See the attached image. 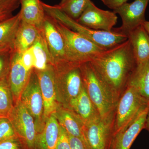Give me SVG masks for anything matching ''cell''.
I'll return each instance as SVG.
<instances>
[{"label": "cell", "mask_w": 149, "mask_h": 149, "mask_svg": "<svg viewBox=\"0 0 149 149\" xmlns=\"http://www.w3.org/2000/svg\"><path fill=\"white\" fill-rule=\"evenodd\" d=\"M90 62L102 80L120 97L137 66L128 39L104 51Z\"/></svg>", "instance_id": "1"}, {"label": "cell", "mask_w": 149, "mask_h": 149, "mask_svg": "<svg viewBox=\"0 0 149 149\" xmlns=\"http://www.w3.org/2000/svg\"><path fill=\"white\" fill-rule=\"evenodd\" d=\"M80 67L85 90L101 118L114 116L120 97L102 80L90 62L81 63Z\"/></svg>", "instance_id": "2"}, {"label": "cell", "mask_w": 149, "mask_h": 149, "mask_svg": "<svg viewBox=\"0 0 149 149\" xmlns=\"http://www.w3.org/2000/svg\"><path fill=\"white\" fill-rule=\"evenodd\" d=\"M42 3L47 15L87 38L104 50L111 49L128 40L127 36L113 30L111 32L100 31L85 27L67 15L57 6L49 5L42 2Z\"/></svg>", "instance_id": "3"}, {"label": "cell", "mask_w": 149, "mask_h": 149, "mask_svg": "<svg viewBox=\"0 0 149 149\" xmlns=\"http://www.w3.org/2000/svg\"><path fill=\"white\" fill-rule=\"evenodd\" d=\"M149 107V102L143 97L135 88L127 85L118 103L111 136L128 127Z\"/></svg>", "instance_id": "4"}, {"label": "cell", "mask_w": 149, "mask_h": 149, "mask_svg": "<svg viewBox=\"0 0 149 149\" xmlns=\"http://www.w3.org/2000/svg\"><path fill=\"white\" fill-rule=\"evenodd\" d=\"M53 20L56 27L63 37L72 63L80 64L92 61L105 51L60 22Z\"/></svg>", "instance_id": "5"}, {"label": "cell", "mask_w": 149, "mask_h": 149, "mask_svg": "<svg viewBox=\"0 0 149 149\" xmlns=\"http://www.w3.org/2000/svg\"><path fill=\"white\" fill-rule=\"evenodd\" d=\"M80 65L68 63L54 66L58 93H61L65 107L78 96L84 86Z\"/></svg>", "instance_id": "6"}, {"label": "cell", "mask_w": 149, "mask_h": 149, "mask_svg": "<svg viewBox=\"0 0 149 149\" xmlns=\"http://www.w3.org/2000/svg\"><path fill=\"white\" fill-rule=\"evenodd\" d=\"M8 118L18 137L28 148H34L38 136L35 120L21 100L14 104Z\"/></svg>", "instance_id": "7"}, {"label": "cell", "mask_w": 149, "mask_h": 149, "mask_svg": "<svg viewBox=\"0 0 149 149\" xmlns=\"http://www.w3.org/2000/svg\"><path fill=\"white\" fill-rule=\"evenodd\" d=\"M20 100L33 116L37 133H41L45 126L44 102L39 79L34 69L29 82L22 94Z\"/></svg>", "instance_id": "8"}, {"label": "cell", "mask_w": 149, "mask_h": 149, "mask_svg": "<svg viewBox=\"0 0 149 149\" xmlns=\"http://www.w3.org/2000/svg\"><path fill=\"white\" fill-rule=\"evenodd\" d=\"M40 29L45 40L52 65L56 66L68 63H72L63 37L56 27L53 19L46 14Z\"/></svg>", "instance_id": "9"}, {"label": "cell", "mask_w": 149, "mask_h": 149, "mask_svg": "<svg viewBox=\"0 0 149 149\" xmlns=\"http://www.w3.org/2000/svg\"><path fill=\"white\" fill-rule=\"evenodd\" d=\"M149 0H135L125 3L115 9L113 12L120 15L122 20L120 27L113 28V31L128 37L130 32L143 25L145 21V12Z\"/></svg>", "instance_id": "10"}, {"label": "cell", "mask_w": 149, "mask_h": 149, "mask_svg": "<svg viewBox=\"0 0 149 149\" xmlns=\"http://www.w3.org/2000/svg\"><path fill=\"white\" fill-rule=\"evenodd\" d=\"M115 115L85 124L83 139L89 149H105L112 133Z\"/></svg>", "instance_id": "11"}, {"label": "cell", "mask_w": 149, "mask_h": 149, "mask_svg": "<svg viewBox=\"0 0 149 149\" xmlns=\"http://www.w3.org/2000/svg\"><path fill=\"white\" fill-rule=\"evenodd\" d=\"M118 17L114 12L98 8L91 1L77 20V22L91 29L111 32L117 24Z\"/></svg>", "instance_id": "12"}, {"label": "cell", "mask_w": 149, "mask_h": 149, "mask_svg": "<svg viewBox=\"0 0 149 149\" xmlns=\"http://www.w3.org/2000/svg\"><path fill=\"white\" fill-rule=\"evenodd\" d=\"M35 70L39 79L44 102V118L46 120L58 107L56 102L58 88L55 71L52 65L42 71Z\"/></svg>", "instance_id": "13"}, {"label": "cell", "mask_w": 149, "mask_h": 149, "mask_svg": "<svg viewBox=\"0 0 149 149\" xmlns=\"http://www.w3.org/2000/svg\"><path fill=\"white\" fill-rule=\"evenodd\" d=\"M32 71H27L22 63L21 54L13 51L7 81L14 104L20 100L22 94L29 82Z\"/></svg>", "instance_id": "14"}, {"label": "cell", "mask_w": 149, "mask_h": 149, "mask_svg": "<svg viewBox=\"0 0 149 149\" xmlns=\"http://www.w3.org/2000/svg\"><path fill=\"white\" fill-rule=\"evenodd\" d=\"M149 111V107L142 112L128 127L119 133L111 135L106 147L109 146V149H130L141 130L144 129Z\"/></svg>", "instance_id": "15"}, {"label": "cell", "mask_w": 149, "mask_h": 149, "mask_svg": "<svg viewBox=\"0 0 149 149\" xmlns=\"http://www.w3.org/2000/svg\"><path fill=\"white\" fill-rule=\"evenodd\" d=\"M66 107L76 113L85 124L95 122L101 118L98 111L89 97L84 85L80 94L71 100Z\"/></svg>", "instance_id": "16"}, {"label": "cell", "mask_w": 149, "mask_h": 149, "mask_svg": "<svg viewBox=\"0 0 149 149\" xmlns=\"http://www.w3.org/2000/svg\"><path fill=\"white\" fill-rule=\"evenodd\" d=\"M54 114L60 126L68 134L83 140L85 123L76 113L66 107H58Z\"/></svg>", "instance_id": "17"}, {"label": "cell", "mask_w": 149, "mask_h": 149, "mask_svg": "<svg viewBox=\"0 0 149 149\" xmlns=\"http://www.w3.org/2000/svg\"><path fill=\"white\" fill-rule=\"evenodd\" d=\"M21 22L20 13L0 22V52H13Z\"/></svg>", "instance_id": "18"}, {"label": "cell", "mask_w": 149, "mask_h": 149, "mask_svg": "<svg viewBox=\"0 0 149 149\" xmlns=\"http://www.w3.org/2000/svg\"><path fill=\"white\" fill-rule=\"evenodd\" d=\"M137 65L149 59V35L143 25L130 32L128 36Z\"/></svg>", "instance_id": "19"}, {"label": "cell", "mask_w": 149, "mask_h": 149, "mask_svg": "<svg viewBox=\"0 0 149 149\" xmlns=\"http://www.w3.org/2000/svg\"><path fill=\"white\" fill-rule=\"evenodd\" d=\"M21 21L41 28L46 13L40 0H20Z\"/></svg>", "instance_id": "20"}, {"label": "cell", "mask_w": 149, "mask_h": 149, "mask_svg": "<svg viewBox=\"0 0 149 149\" xmlns=\"http://www.w3.org/2000/svg\"><path fill=\"white\" fill-rule=\"evenodd\" d=\"M41 29L32 24L22 22L15 42L14 51L21 54L34 45Z\"/></svg>", "instance_id": "21"}, {"label": "cell", "mask_w": 149, "mask_h": 149, "mask_svg": "<svg viewBox=\"0 0 149 149\" xmlns=\"http://www.w3.org/2000/svg\"><path fill=\"white\" fill-rule=\"evenodd\" d=\"M46 121L42 131L38 135L37 144L40 149H56L60 134V125L54 114Z\"/></svg>", "instance_id": "22"}, {"label": "cell", "mask_w": 149, "mask_h": 149, "mask_svg": "<svg viewBox=\"0 0 149 149\" xmlns=\"http://www.w3.org/2000/svg\"><path fill=\"white\" fill-rule=\"evenodd\" d=\"M135 88L149 102V59L137 65L128 85Z\"/></svg>", "instance_id": "23"}, {"label": "cell", "mask_w": 149, "mask_h": 149, "mask_svg": "<svg viewBox=\"0 0 149 149\" xmlns=\"http://www.w3.org/2000/svg\"><path fill=\"white\" fill-rule=\"evenodd\" d=\"M32 49L35 58V70L42 71L50 65H52L49 52L41 29L40 36L32 46Z\"/></svg>", "instance_id": "24"}, {"label": "cell", "mask_w": 149, "mask_h": 149, "mask_svg": "<svg viewBox=\"0 0 149 149\" xmlns=\"http://www.w3.org/2000/svg\"><path fill=\"white\" fill-rule=\"evenodd\" d=\"M91 0H61L57 6L71 18L77 20L85 10Z\"/></svg>", "instance_id": "25"}, {"label": "cell", "mask_w": 149, "mask_h": 149, "mask_svg": "<svg viewBox=\"0 0 149 149\" xmlns=\"http://www.w3.org/2000/svg\"><path fill=\"white\" fill-rule=\"evenodd\" d=\"M14 105L13 97L7 80L0 81V117H8Z\"/></svg>", "instance_id": "26"}, {"label": "cell", "mask_w": 149, "mask_h": 149, "mask_svg": "<svg viewBox=\"0 0 149 149\" xmlns=\"http://www.w3.org/2000/svg\"><path fill=\"white\" fill-rule=\"evenodd\" d=\"M18 137L8 118L0 117V143Z\"/></svg>", "instance_id": "27"}, {"label": "cell", "mask_w": 149, "mask_h": 149, "mask_svg": "<svg viewBox=\"0 0 149 149\" xmlns=\"http://www.w3.org/2000/svg\"><path fill=\"white\" fill-rule=\"evenodd\" d=\"M20 0H3L0 1V22L13 16L14 11L18 8Z\"/></svg>", "instance_id": "28"}, {"label": "cell", "mask_w": 149, "mask_h": 149, "mask_svg": "<svg viewBox=\"0 0 149 149\" xmlns=\"http://www.w3.org/2000/svg\"><path fill=\"white\" fill-rule=\"evenodd\" d=\"M12 52H0V81L7 80Z\"/></svg>", "instance_id": "29"}, {"label": "cell", "mask_w": 149, "mask_h": 149, "mask_svg": "<svg viewBox=\"0 0 149 149\" xmlns=\"http://www.w3.org/2000/svg\"><path fill=\"white\" fill-rule=\"evenodd\" d=\"M21 59L23 66L27 71H32L34 69L35 58L32 47L21 54Z\"/></svg>", "instance_id": "30"}, {"label": "cell", "mask_w": 149, "mask_h": 149, "mask_svg": "<svg viewBox=\"0 0 149 149\" xmlns=\"http://www.w3.org/2000/svg\"><path fill=\"white\" fill-rule=\"evenodd\" d=\"M56 149H71L68 133L61 126Z\"/></svg>", "instance_id": "31"}, {"label": "cell", "mask_w": 149, "mask_h": 149, "mask_svg": "<svg viewBox=\"0 0 149 149\" xmlns=\"http://www.w3.org/2000/svg\"><path fill=\"white\" fill-rule=\"evenodd\" d=\"M19 137L0 143V149H22Z\"/></svg>", "instance_id": "32"}, {"label": "cell", "mask_w": 149, "mask_h": 149, "mask_svg": "<svg viewBox=\"0 0 149 149\" xmlns=\"http://www.w3.org/2000/svg\"><path fill=\"white\" fill-rule=\"evenodd\" d=\"M68 135L71 149H89L83 139L71 136L68 133Z\"/></svg>", "instance_id": "33"}, {"label": "cell", "mask_w": 149, "mask_h": 149, "mask_svg": "<svg viewBox=\"0 0 149 149\" xmlns=\"http://www.w3.org/2000/svg\"><path fill=\"white\" fill-rule=\"evenodd\" d=\"M103 3L109 8L114 10L115 9L127 2L128 0H101Z\"/></svg>", "instance_id": "34"}, {"label": "cell", "mask_w": 149, "mask_h": 149, "mask_svg": "<svg viewBox=\"0 0 149 149\" xmlns=\"http://www.w3.org/2000/svg\"><path fill=\"white\" fill-rule=\"evenodd\" d=\"M144 129L148 130L149 132V111L148 113V115L146 119V123H145V127Z\"/></svg>", "instance_id": "35"}, {"label": "cell", "mask_w": 149, "mask_h": 149, "mask_svg": "<svg viewBox=\"0 0 149 149\" xmlns=\"http://www.w3.org/2000/svg\"><path fill=\"white\" fill-rule=\"evenodd\" d=\"M143 25L149 35V21L146 20L143 24Z\"/></svg>", "instance_id": "36"}, {"label": "cell", "mask_w": 149, "mask_h": 149, "mask_svg": "<svg viewBox=\"0 0 149 149\" xmlns=\"http://www.w3.org/2000/svg\"><path fill=\"white\" fill-rule=\"evenodd\" d=\"M3 1V0H0V1Z\"/></svg>", "instance_id": "37"}]
</instances>
